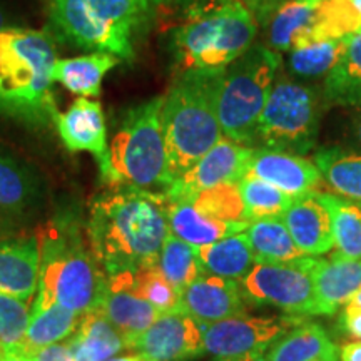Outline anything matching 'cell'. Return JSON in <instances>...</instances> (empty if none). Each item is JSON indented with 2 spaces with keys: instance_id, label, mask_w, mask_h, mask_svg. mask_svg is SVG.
Instances as JSON below:
<instances>
[{
  "instance_id": "db71d44e",
  "label": "cell",
  "mask_w": 361,
  "mask_h": 361,
  "mask_svg": "<svg viewBox=\"0 0 361 361\" xmlns=\"http://www.w3.org/2000/svg\"><path fill=\"white\" fill-rule=\"evenodd\" d=\"M4 355H6V351H4L2 348H0V361H2V360H4Z\"/></svg>"
},
{
  "instance_id": "d4e9b609",
  "label": "cell",
  "mask_w": 361,
  "mask_h": 361,
  "mask_svg": "<svg viewBox=\"0 0 361 361\" xmlns=\"http://www.w3.org/2000/svg\"><path fill=\"white\" fill-rule=\"evenodd\" d=\"M119 64V59L107 52L57 59L51 71L54 84H61L75 96L96 99L101 94L102 79Z\"/></svg>"
},
{
  "instance_id": "74e56055",
  "label": "cell",
  "mask_w": 361,
  "mask_h": 361,
  "mask_svg": "<svg viewBox=\"0 0 361 361\" xmlns=\"http://www.w3.org/2000/svg\"><path fill=\"white\" fill-rule=\"evenodd\" d=\"M29 322V305L8 293L0 291V348L6 353L20 350Z\"/></svg>"
},
{
  "instance_id": "f6af8a7d",
  "label": "cell",
  "mask_w": 361,
  "mask_h": 361,
  "mask_svg": "<svg viewBox=\"0 0 361 361\" xmlns=\"http://www.w3.org/2000/svg\"><path fill=\"white\" fill-rule=\"evenodd\" d=\"M353 134H355V139H356V144H358V147L361 149V111L356 114L355 117V123H353Z\"/></svg>"
},
{
  "instance_id": "f35d334b",
  "label": "cell",
  "mask_w": 361,
  "mask_h": 361,
  "mask_svg": "<svg viewBox=\"0 0 361 361\" xmlns=\"http://www.w3.org/2000/svg\"><path fill=\"white\" fill-rule=\"evenodd\" d=\"M247 7V11L252 13L256 24L264 27L268 24L269 17L278 11L279 7L284 6L290 0H241Z\"/></svg>"
},
{
  "instance_id": "484cf974",
  "label": "cell",
  "mask_w": 361,
  "mask_h": 361,
  "mask_svg": "<svg viewBox=\"0 0 361 361\" xmlns=\"http://www.w3.org/2000/svg\"><path fill=\"white\" fill-rule=\"evenodd\" d=\"M74 361H107L128 350L124 338L101 310L82 314L75 333L69 338Z\"/></svg>"
},
{
  "instance_id": "cb8c5ba5",
  "label": "cell",
  "mask_w": 361,
  "mask_h": 361,
  "mask_svg": "<svg viewBox=\"0 0 361 361\" xmlns=\"http://www.w3.org/2000/svg\"><path fill=\"white\" fill-rule=\"evenodd\" d=\"M340 351L322 324L301 322L269 346L263 361H338Z\"/></svg>"
},
{
  "instance_id": "7c38bea8",
  "label": "cell",
  "mask_w": 361,
  "mask_h": 361,
  "mask_svg": "<svg viewBox=\"0 0 361 361\" xmlns=\"http://www.w3.org/2000/svg\"><path fill=\"white\" fill-rule=\"evenodd\" d=\"M251 154L252 147L221 137L219 142L211 147L188 173L176 179L164 194L169 200H191L204 189L219 184H238L247 174Z\"/></svg>"
},
{
  "instance_id": "4dcf8cb0",
  "label": "cell",
  "mask_w": 361,
  "mask_h": 361,
  "mask_svg": "<svg viewBox=\"0 0 361 361\" xmlns=\"http://www.w3.org/2000/svg\"><path fill=\"white\" fill-rule=\"evenodd\" d=\"M80 318L82 314L67 310L59 303L49 305L44 310H32L20 351L35 355L47 346L71 338L78 329Z\"/></svg>"
},
{
  "instance_id": "44dd1931",
  "label": "cell",
  "mask_w": 361,
  "mask_h": 361,
  "mask_svg": "<svg viewBox=\"0 0 361 361\" xmlns=\"http://www.w3.org/2000/svg\"><path fill=\"white\" fill-rule=\"evenodd\" d=\"M264 29L266 45L278 54L318 42V4L290 0L269 17Z\"/></svg>"
},
{
  "instance_id": "9a60e30c",
  "label": "cell",
  "mask_w": 361,
  "mask_h": 361,
  "mask_svg": "<svg viewBox=\"0 0 361 361\" xmlns=\"http://www.w3.org/2000/svg\"><path fill=\"white\" fill-rule=\"evenodd\" d=\"M133 284L134 271L107 274L106 291L96 308L121 333L128 350L134 348L139 336L161 316L154 306L134 291Z\"/></svg>"
},
{
  "instance_id": "7dc6e473",
  "label": "cell",
  "mask_w": 361,
  "mask_h": 361,
  "mask_svg": "<svg viewBox=\"0 0 361 361\" xmlns=\"http://www.w3.org/2000/svg\"><path fill=\"white\" fill-rule=\"evenodd\" d=\"M223 361H263V356H243V358H231Z\"/></svg>"
},
{
  "instance_id": "4316f807",
  "label": "cell",
  "mask_w": 361,
  "mask_h": 361,
  "mask_svg": "<svg viewBox=\"0 0 361 361\" xmlns=\"http://www.w3.org/2000/svg\"><path fill=\"white\" fill-rule=\"evenodd\" d=\"M196 258L206 274L241 283L256 263L255 252L241 234L223 238L204 246H194Z\"/></svg>"
},
{
  "instance_id": "f1b7e54d",
  "label": "cell",
  "mask_w": 361,
  "mask_h": 361,
  "mask_svg": "<svg viewBox=\"0 0 361 361\" xmlns=\"http://www.w3.org/2000/svg\"><path fill=\"white\" fill-rule=\"evenodd\" d=\"M331 219L333 258L361 259V206L335 192H318Z\"/></svg>"
},
{
  "instance_id": "f546056e",
  "label": "cell",
  "mask_w": 361,
  "mask_h": 361,
  "mask_svg": "<svg viewBox=\"0 0 361 361\" xmlns=\"http://www.w3.org/2000/svg\"><path fill=\"white\" fill-rule=\"evenodd\" d=\"M314 164L322 173L323 183L338 196L361 206V154L340 147L319 149Z\"/></svg>"
},
{
  "instance_id": "5bb4252c",
  "label": "cell",
  "mask_w": 361,
  "mask_h": 361,
  "mask_svg": "<svg viewBox=\"0 0 361 361\" xmlns=\"http://www.w3.org/2000/svg\"><path fill=\"white\" fill-rule=\"evenodd\" d=\"M54 126L71 152H89L96 157L104 183L109 174V146L101 102L87 97L75 99L66 112H57Z\"/></svg>"
},
{
  "instance_id": "7bdbcfd3",
  "label": "cell",
  "mask_w": 361,
  "mask_h": 361,
  "mask_svg": "<svg viewBox=\"0 0 361 361\" xmlns=\"http://www.w3.org/2000/svg\"><path fill=\"white\" fill-rule=\"evenodd\" d=\"M340 361H361V341L343 345L340 350Z\"/></svg>"
},
{
  "instance_id": "1f68e13d",
  "label": "cell",
  "mask_w": 361,
  "mask_h": 361,
  "mask_svg": "<svg viewBox=\"0 0 361 361\" xmlns=\"http://www.w3.org/2000/svg\"><path fill=\"white\" fill-rule=\"evenodd\" d=\"M243 236L255 252L256 263H286L305 256L281 218L250 221Z\"/></svg>"
},
{
  "instance_id": "681fc988",
  "label": "cell",
  "mask_w": 361,
  "mask_h": 361,
  "mask_svg": "<svg viewBox=\"0 0 361 361\" xmlns=\"http://www.w3.org/2000/svg\"><path fill=\"white\" fill-rule=\"evenodd\" d=\"M351 6H353L355 12L358 13V17L361 19V0H351Z\"/></svg>"
},
{
  "instance_id": "83f0119b",
  "label": "cell",
  "mask_w": 361,
  "mask_h": 361,
  "mask_svg": "<svg viewBox=\"0 0 361 361\" xmlns=\"http://www.w3.org/2000/svg\"><path fill=\"white\" fill-rule=\"evenodd\" d=\"M323 99L335 106L361 107V30L348 35L341 57L324 78Z\"/></svg>"
},
{
  "instance_id": "ab89813d",
  "label": "cell",
  "mask_w": 361,
  "mask_h": 361,
  "mask_svg": "<svg viewBox=\"0 0 361 361\" xmlns=\"http://www.w3.org/2000/svg\"><path fill=\"white\" fill-rule=\"evenodd\" d=\"M340 328L346 336L361 341V306L346 305L340 316Z\"/></svg>"
},
{
  "instance_id": "30bf717a",
  "label": "cell",
  "mask_w": 361,
  "mask_h": 361,
  "mask_svg": "<svg viewBox=\"0 0 361 361\" xmlns=\"http://www.w3.org/2000/svg\"><path fill=\"white\" fill-rule=\"evenodd\" d=\"M316 258H298L286 263H256L241 281L247 301L276 306L284 314L318 316L313 268Z\"/></svg>"
},
{
  "instance_id": "8992f818",
  "label": "cell",
  "mask_w": 361,
  "mask_h": 361,
  "mask_svg": "<svg viewBox=\"0 0 361 361\" xmlns=\"http://www.w3.org/2000/svg\"><path fill=\"white\" fill-rule=\"evenodd\" d=\"M152 6V0H49V25L75 47L130 61Z\"/></svg>"
},
{
  "instance_id": "836d02e7",
  "label": "cell",
  "mask_w": 361,
  "mask_h": 361,
  "mask_svg": "<svg viewBox=\"0 0 361 361\" xmlns=\"http://www.w3.org/2000/svg\"><path fill=\"white\" fill-rule=\"evenodd\" d=\"M239 194L245 204V219L256 221L266 218H281L284 211L290 207L293 197L274 188L273 184L246 174L238 183Z\"/></svg>"
},
{
  "instance_id": "8d00e7d4",
  "label": "cell",
  "mask_w": 361,
  "mask_h": 361,
  "mask_svg": "<svg viewBox=\"0 0 361 361\" xmlns=\"http://www.w3.org/2000/svg\"><path fill=\"white\" fill-rule=\"evenodd\" d=\"M134 291L149 301L161 314L179 310L180 293L171 284L157 266L134 271Z\"/></svg>"
},
{
  "instance_id": "d6a6232c",
  "label": "cell",
  "mask_w": 361,
  "mask_h": 361,
  "mask_svg": "<svg viewBox=\"0 0 361 361\" xmlns=\"http://www.w3.org/2000/svg\"><path fill=\"white\" fill-rule=\"evenodd\" d=\"M346 40L348 37L326 39L293 49L288 52V71L300 82L326 78L345 51Z\"/></svg>"
},
{
  "instance_id": "816d5d0a",
  "label": "cell",
  "mask_w": 361,
  "mask_h": 361,
  "mask_svg": "<svg viewBox=\"0 0 361 361\" xmlns=\"http://www.w3.org/2000/svg\"><path fill=\"white\" fill-rule=\"evenodd\" d=\"M168 2H171V0H152L154 6H161V4H168Z\"/></svg>"
},
{
  "instance_id": "ac0fdd59",
  "label": "cell",
  "mask_w": 361,
  "mask_h": 361,
  "mask_svg": "<svg viewBox=\"0 0 361 361\" xmlns=\"http://www.w3.org/2000/svg\"><path fill=\"white\" fill-rule=\"evenodd\" d=\"M247 174L273 184L293 200L318 191L323 184L322 173L314 162L303 156L261 147L252 149Z\"/></svg>"
},
{
  "instance_id": "d6986e66",
  "label": "cell",
  "mask_w": 361,
  "mask_h": 361,
  "mask_svg": "<svg viewBox=\"0 0 361 361\" xmlns=\"http://www.w3.org/2000/svg\"><path fill=\"white\" fill-rule=\"evenodd\" d=\"M318 192L295 197L281 216L298 250L308 256H322L333 250L331 219Z\"/></svg>"
},
{
  "instance_id": "4fadbf2b",
  "label": "cell",
  "mask_w": 361,
  "mask_h": 361,
  "mask_svg": "<svg viewBox=\"0 0 361 361\" xmlns=\"http://www.w3.org/2000/svg\"><path fill=\"white\" fill-rule=\"evenodd\" d=\"M146 361H183L204 351L202 324L184 311L161 314L134 343V348Z\"/></svg>"
},
{
  "instance_id": "5b68a950",
  "label": "cell",
  "mask_w": 361,
  "mask_h": 361,
  "mask_svg": "<svg viewBox=\"0 0 361 361\" xmlns=\"http://www.w3.org/2000/svg\"><path fill=\"white\" fill-rule=\"evenodd\" d=\"M173 35L178 72L224 69L255 42L258 24L241 0H180Z\"/></svg>"
},
{
  "instance_id": "e575fe53",
  "label": "cell",
  "mask_w": 361,
  "mask_h": 361,
  "mask_svg": "<svg viewBox=\"0 0 361 361\" xmlns=\"http://www.w3.org/2000/svg\"><path fill=\"white\" fill-rule=\"evenodd\" d=\"M157 268L179 293L202 274H206L196 258L194 246L174 236L173 233L168 234L164 245H162Z\"/></svg>"
},
{
  "instance_id": "c3c4849f",
  "label": "cell",
  "mask_w": 361,
  "mask_h": 361,
  "mask_svg": "<svg viewBox=\"0 0 361 361\" xmlns=\"http://www.w3.org/2000/svg\"><path fill=\"white\" fill-rule=\"evenodd\" d=\"M6 29H8L7 17H6V12H4L2 8H0V32H2V30H6Z\"/></svg>"
},
{
  "instance_id": "ee69618b",
  "label": "cell",
  "mask_w": 361,
  "mask_h": 361,
  "mask_svg": "<svg viewBox=\"0 0 361 361\" xmlns=\"http://www.w3.org/2000/svg\"><path fill=\"white\" fill-rule=\"evenodd\" d=\"M2 361H34V355L24 353V351H20V350L7 351V353L4 355Z\"/></svg>"
},
{
  "instance_id": "ba28073f",
  "label": "cell",
  "mask_w": 361,
  "mask_h": 361,
  "mask_svg": "<svg viewBox=\"0 0 361 361\" xmlns=\"http://www.w3.org/2000/svg\"><path fill=\"white\" fill-rule=\"evenodd\" d=\"M281 66V56L264 44H252L224 67L218 90V119L223 137L255 146L256 128Z\"/></svg>"
},
{
  "instance_id": "7a4b0ae2",
  "label": "cell",
  "mask_w": 361,
  "mask_h": 361,
  "mask_svg": "<svg viewBox=\"0 0 361 361\" xmlns=\"http://www.w3.org/2000/svg\"><path fill=\"white\" fill-rule=\"evenodd\" d=\"M80 219L74 211H59L39 228V295L34 308L59 303L84 314L96 310L106 291V271L101 268L84 239Z\"/></svg>"
},
{
  "instance_id": "2e32d148",
  "label": "cell",
  "mask_w": 361,
  "mask_h": 361,
  "mask_svg": "<svg viewBox=\"0 0 361 361\" xmlns=\"http://www.w3.org/2000/svg\"><path fill=\"white\" fill-rule=\"evenodd\" d=\"M246 301L241 283L202 274L180 291L179 310L197 323L211 324L246 314Z\"/></svg>"
},
{
  "instance_id": "3957f363",
  "label": "cell",
  "mask_w": 361,
  "mask_h": 361,
  "mask_svg": "<svg viewBox=\"0 0 361 361\" xmlns=\"http://www.w3.org/2000/svg\"><path fill=\"white\" fill-rule=\"evenodd\" d=\"M223 72L224 69L179 72L164 94L161 123L173 183L223 137L218 119Z\"/></svg>"
},
{
  "instance_id": "8fae6325",
  "label": "cell",
  "mask_w": 361,
  "mask_h": 361,
  "mask_svg": "<svg viewBox=\"0 0 361 361\" xmlns=\"http://www.w3.org/2000/svg\"><path fill=\"white\" fill-rule=\"evenodd\" d=\"M303 318L283 316L239 314L223 322L202 324L204 351L221 360L263 356L278 338L290 331Z\"/></svg>"
},
{
  "instance_id": "277c9868",
  "label": "cell",
  "mask_w": 361,
  "mask_h": 361,
  "mask_svg": "<svg viewBox=\"0 0 361 361\" xmlns=\"http://www.w3.org/2000/svg\"><path fill=\"white\" fill-rule=\"evenodd\" d=\"M57 61L52 35L45 30L8 29L0 32V114L27 126L54 123L51 71Z\"/></svg>"
},
{
  "instance_id": "f5cc1de1",
  "label": "cell",
  "mask_w": 361,
  "mask_h": 361,
  "mask_svg": "<svg viewBox=\"0 0 361 361\" xmlns=\"http://www.w3.org/2000/svg\"><path fill=\"white\" fill-rule=\"evenodd\" d=\"M305 2H308V4H313V6H316V4L323 2V0H305Z\"/></svg>"
},
{
  "instance_id": "7402d4cb",
  "label": "cell",
  "mask_w": 361,
  "mask_h": 361,
  "mask_svg": "<svg viewBox=\"0 0 361 361\" xmlns=\"http://www.w3.org/2000/svg\"><path fill=\"white\" fill-rule=\"evenodd\" d=\"M313 281L322 314H335L361 290V259L316 258Z\"/></svg>"
},
{
  "instance_id": "d590c367",
  "label": "cell",
  "mask_w": 361,
  "mask_h": 361,
  "mask_svg": "<svg viewBox=\"0 0 361 361\" xmlns=\"http://www.w3.org/2000/svg\"><path fill=\"white\" fill-rule=\"evenodd\" d=\"M191 202L197 211L211 219L224 223H243L245 219V204L238 184H219V186L204 189L191 197Z\"/></svg>"
},
{
  "instance_id": "603a6c76",
  "label": "cell",
  "mask_w": 361,
  "mask_h": 361,
  "mask_svg": "<svg viewBox=\"0 0 361 361\" xmlns=\"http://www.w3.org/2000/svg\"><path fill=\"white\" fill-rule=\"evenodd\" d=\"M164 197L169 233L191 246L211 245L233 234H241L250 224V221L224 223V221L211 219L197 211L191 200H169L166 194Z\"/></svg>"
},
{
  "instance_id": "f907efd6",
  "label": "cell",
  "mask_w": 361,
  "mask_h": 361,
  "mask_svg": "<svg viewBox=\"0 0 361 361\" xmlns=\"http://www.w3.org/2000/svg\"><path fill=\"white\" fill-rule=\"evenodd\" d=\"M350 303H351V305H356V306H361V290H360L358 293H356V295H355L353 298H351Z\"/></svg>"
},
{
  "instance_id": "ffe728a7",
  "label": "cell",
  "mask_w": 361,
  "mask_h": 361,
  "mask_svg": "<svg viewBox=\"0 0 361 361\" xmlns=\"http://www.w3.org/2000/svg\"><path fill=\"white\" fill-rule=\"evenodd\" d=\"M39 290V246L35 236L0 239V291L30 303Z\"/></svg>"
},
{
  "instance_id": "b9f144b4",
  "label": "cell",
  "mask_w": 361,
  "mask_h": 361,
  "mask_svg": "<svg viewBox=\"0 0 361 361\" xmlns=\"http://www.w3.org/2000/svg\"><path fill=\"white\" fill-rule=\"evenodd\" d=\"M20 228V221L8 218V216L0 214V239H7L17 236V231Z\"/></svg>"
},
{
  "instance_id": "9c48e42d",
  "label": "cell",
  "mask_w": 361,
  "mask_h": 361,
  "mask_svg": "<svg viewBox=\"0 0 361 361\" xmlns=\"http://www.w3.org/2000/svg\"><path fill=\"white\" fill-rule=\"evenodd\" d=\"M322 123V96L314 85L274 79L256 128L261 149L305 156L314 147Z\"/></svg>"
},
{
  "instance_id": "bcb514c9",
  "label": "cell",
  "mask_w": 361,
  "mask_h": 361,
  "mask_svg": "<svg viewBox=\"0 0 361 361\" xmlns=\"http://www.w3.org/2000/svg\"><path fill=\"white\" fill-rule=\"evenodd\" d=\"M107 361H146V360H144L139 353H135V355H129V356H117V358H111Z\"/></svg>"
},
{
  "instance_id": "60d3db41",
  "label": "cell",
  "mask_w": 361,
  "mask_h": 361,
  "mask_svg": "<svg viewBox=\"0 0 361 361\" xmlns=\"http://www.w3.org/2000/svg\"><path fill=\"white\" fill-rule=\"evenodd\" d=\"M34 361H74V356H72L69 341L66 345H51L47 348L37 351L34 355Z\"/></svg>"
},
{
  "instance_id": "52a82bcc",
  "label": "cell",
  "mask_w": 361,
  "mask_h": 361,
  "mask_svg": "<svg viewBox=\"0 0 361 361\" xmlns=\"http://www.w3.org/2000/svg\"><path fill=\"white\" fill-rule=\"evenodd\" d=\"M164 96H156L124 112L109 146L106 186H133L164 192L173 184L168 171L161 109Z\"/></svg>"
},
{
  "instance_id": "6da1fadb",
  "label": "cell",
  "mask_w": 361,
  "mask_h": 361,
  "mask_svg": "<svg viewBox=\"0 0 361 361\" xmlns=\"http://www.w3.org/2000/svg\"><path fill=\"white\" fill-rule=\"evenodd\" d=\"M85 234L106 274L157 266L169 234L164 192L106 186L90 201Z\"/></svg>"
},
{
  "instance_id": "e0dca14e",
  "label": "cell",
  "mask_w": 361,
  "mask_h": 361,
  "mask_svg": "<svg viewBox=\"0 0 361 361\" xmlns=\"http://www.w3.org/2000/svg\"><path fill=\"white\" fill-rule=\"evenodd\" d=\"M44 197L45 184L39 171L0 146V214L22 221L39 209Z\"/></svg>"
}]
</instances>
